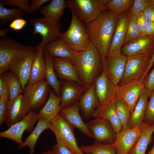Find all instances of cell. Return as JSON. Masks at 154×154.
Here are the masks:
<instances>
[{"label": "cell", "instance_id": "6da1fadb", "mask_svg": "<svg viewBox=\"0 0 154 154\" xmlns=\"http://www.w3.org/2000/svg\"><path fill=\"white\" fill-rule=\"evenodd\" d=\"M118 19V17L111 11L106 10L87 27L91 41L96 48L100 56L102 68L105 64L107 54Z\"/></svg>", "mask_w": 154, "mask_h": 154}, {"label": "cell", "instance_id": "7a4b0ae2", "mask_svg": "<svg viewBox=\"0 0 154 154\" xmlns=\"http://www.w3.org/2000/svg\"><path fill=\"white\" fill-rule=\"evenodd\" d=\"M70 60L76 70L82 86L87 89L97 77V74L102 65L98 51L91 42L86 49L77 52Z\"/></svg>", "mask_w": 154, "mask_h": 154}, {"label": "cell", "instance_id": "3957f363", "mask_svg": "<svg viewBox=\"0 0 154 154\" xmlns=\"http://www.w3.org/2000/svg\"><path fill=\"white\" fill-rule=\"evenodd\" d=\"M71 11L72 19L70 26L65 32L61 33L60 37L73 50L80 52L86 49L91 41L84 25L75 13Z\"/></svg>", "mask_w": 154, "mask_h": 154}, {"label": "cell", "instance_id": "277c9868", "mask_svg": "<svg viewBox=\"0 0 154 154\" xmlns=\"http://www.w3.org/2000/svg\"><path fill=\"white\" fill-rule=\"evenodd\" d=\"M108 0H66L67 7L76 14L79 19L87 27L106 10Z\"/></svg>", "mask_w": 154, "mask_h": 154}, {"label": "cell", "instance_id": "5b68a950", "mask_svg": "<svg viewBox=\"0 0 154 154\" xmlns=\"http://www.w3.org/2000/svg\"><path fill=\"white\" fill-rule=\"evenodd\" d=\"M74 129L59 114L51 120L49 129L54 134L56 143L66 147L74 154H84L78 145Z\"/></svg>", "mask_w": 154, "mask_h": 154}, {"label": "cell", "instance_id": "8992f818", "mask_svg": "<svg viewBox=\"0 0 154 154\" xmlns=\"http://www.w3.org/2000/svg\"><path fill=\"white\" fill-rule=\"evenodd\" d=\"M36 46H26L20 50L11 62L8 70H11L19 77L23 89L29 79Z\"/></svg>", "mask_w": 154, "mask_h": 154}, {"label": "cell", "instance_id": "52a82bcc", "mask_svg": "<svg viewBox=\"0 0 154 154\" xmlns=\"http://www.w3.org/2000/svg\"><path fill=\"white\" fill-rule=\"evenodd\" d=\"M151 57L147 54L127 56L124 74L118 85L140 79L143 81Z\"/></svg>", "mask_w": 154, "mask_h": 154}, {"label": "cell", "instance_id": "ba28073f", "mask_svg": "<svg viewBox=\"0 0 154 154\" xmlns=\"http://www.w3.org/2000/svg\"><path fill=\"white\" fill-rule=\"evenodd\" d=\"M29 24L33 28V35L39 34L42 41L38 45L44 46L48 43L60 37L61 26L59 22L45 17L31 19Z\"/></svg>", "mask_w": 154, "mask_h": 154}, {"label": "cell", "instance_id": "9c48e42d", "mask_svg": "<svg viewBox=\"0 0 154 154\" xmlns=\"http://www.w3.org/2000/svg\"><path fill=\"white\" fill-rule=\"evenodd\" d=\"M36 110H31L22 120L13 125L7 130L0 132V137L8 138L15 141L19 147L23 144L22 139L25 131L31 132L34 125L39 119Z\"/></svg>", "mask_w": 154, "mask_h": 154}, {"label": "cell", "instance_id": "30bf717a", "mask_svg": "<svg viewBox=\"0 0 154 154\" xmlns=\"http://www.w3.org/2000/svg\"><path fill=\"white\" fill-rule=\"evenodd\" d=\"M7 114L5 122L9 128L22 120L31 109L27 98L21 94L7 103Z\"/></svg>", "mask_w": 154, "mask_h": 154}, {"label": "cell", "instance_id": "8fae6325", "mask_svg": "<svg viewBox=\"0 0 154 154\" xmlns=\"http://www.w3.org/2000/svg\"><path fill=\"white\" fill-rule=\"evenodd\" d=\"M87 124L95 141L111 144L115 141L117 134L112 125L109 121L95 118Z\"/></svg>", "mask_w": 154, "mask_h": 154}, {"label": "cell", "instance_id": "7c38bea8", "mask_svg": "<svg viewBox=\"0 0 154 154\" xmlns=\"http://www.w3.org/2000/svg\"><path fill=\"white\" fill-rule=\"evenodd\" d=\"M50 86L45 79L31 85H27L22 92L27 98L31 110H36L45 102Z\"/></svg>", "mask_w": 154, "mask_h": 154}, {"label": "cell", "instance_id": "4fadbf2b", "mask_svg": "<svg viewBox=\"0 0 154 154\" xmlns=\"http://www.w3.org/2000/svg\"><path fill=\"white\" fill-rule=\"evenodd\" d=\"M104 71L97 78L96 92L100 106H105L113 101L117 96L116 86Z\"/></svg>", "mask_w": 154, "mask_h": 154}, {"label": "cell", "instance_id": "5bb4252c", "mask_svg": "<svg viewBox=\"0 0 154 154\" xmlns=\"http://www.w3.org/2000/svg\"><path fill=\"white\" fill-rule=\"evenodd\" d=\"M145 88L143 81L140 79L116 86L117 96L121 98L126 103L131 114Z\"/></svg>", "mask_w": 154, "mask_h": 154}, {"label": "cell", "instance_id": "9a60e30c", "mask_svg": "<svg viewBox=\"0 0 154 154\" xmlns=\"http://www.w3.org/2000/svg\"><path fill=\"white\" fill-rule=\"evenodd\" d=\"M129 15V12L126 11L118 17L107 57H114L121 54L126 33Z\"/></svg>", "mask_w": 154, "mask_h": 154}, {"label": "cell", "instance_id": "2e32d148", "mask_svg": "<svg viewBox=\"0 0 154 154\" xmlns=\"http://www.w3.org/2000/svg\"><path fill=\"white\" fill-rule=\"evenodd\" d=\"M26 46L10 38H0V74L8 70L11 62Z\"/></svg>", "mask_w": 154, "mask_h": 154}, {"label": "cell", "instance_id": "e0dca14e", "mask_svg": "<svg viewBox=\"0 0 154 154\" xmlns=\"http://www.w3.org/2000/svg\"><path fill=\"white\" fill-rule=\"evenodd\" d=\"M78 101L72 104L60 108L59 114L74 128L78 129L86 136L93 138L87 123H85L80 114Z\"/></svg>", "mask_w": 154, "mask_h": 154}, {"label": "cell", "instance_id": "ac0fdd59", "mask_svg": "<svg viewBox=\"0 0 154 154\" xmlns=\"http://www.w3.org/2000/svg\"><path fill=\"white\" fill-rule=\"evenodd\" d=\"M140 127L123 130L117 134L113 144L116 154H129L140 133Z\"/></svg>", "mask_w": 154, "mask_h": 154}, {"label": "cell", "instance_id": "d6986e66", "mask_svg": "<svg viewBox=\"0 0 154 154\" xmlns=\"http://www.w3.org/2000/svg\"><path fill=\"white\" fill-rule=\"evenodd\" d=\"M154 49V35H142L139 38L122 46L121 51L127 56L140 54L152 56Z\"/></svg>", "mask_w": 154, "mask_h": 154}, {"label": "cell", "instance_id": "ffe728a7", "mask_svg": "<svg viewBox=\"0 0 154 154\" xmlns=\"http://www.w3.org/2000/svg\"><path fill=\"white\" fill-rule=\"evenodd\" d=\"M127 58V56L121 54L116 56L106 57L103 71L116 86L118 85L123 75Z\"/></svg>", "mask_w": 154, "mask_h": 154}, {"label": "cell", "instance_id": "44dd1931", "mask_svg": "<svg viewBox=\"0 0 154 154\" xmlns=\"http://www.w3.org/2000/svg\"><path fill=\"white\" fill-rule=\"evenodd\" d=\"M86 90L83 86L76 82L62 80L60 94V108L70 105L78 101Z\"/></svg>", "mask_w": 154, "mask_h": 154}, {"label": "cell", "instance_id": "7402d4cb", "mask_svg": "<svg viewBox=\"0 0 154 154\" xmlns=\"http://www.w3.org/2000/svg\"><path fill=\"white\" fill-rule=\"evenodd\" d=\"M96 79L92 85L86 90L78 101L82 117L85 120L89 119L93 112L100 106L96 92Z\"/></svg>", "mask_w": 154, "mask_h": 154}, {"label": "cell", "instance_id": "603a6c76", "mask_svg": "<svg viewBox=\"0 0 154 154\" xmlns=\"http://www.w3.org/2000/svg\"><path fill=\"white\" fill-rule=\"evenodd\" d=\"M55 71L61 80L76 82L82 86L74 66L70 60L53 58Z\"/></svg>", "mask_w": 154, "mask_h": 154}, {"label": "cell", "instance_id": "cb8c5ba5", "mask_svg": "<svg viewBox=\"0 0 154 154\" xmlns=\"http://www.w3.org/2000/svg\"><path fill=\"white\" fill-rule=\"evenodd\" d=\"M36 49L33 62L28 85H31L45 79L46 63L44 46H36Z\"/></svg>", "mask_w": 154, "mask_h": 154}, {"label": "cell", "instance_id": "d4e9b609", "mask_svg": "<svg viewBox=\"0 0 154 154\" xmlns=\"http://www.w3.org/2000/svg\"><path fill=\"white\" fill-rule=\"evenodd\" d=\"M44 50L47 51L53 58H58L71 60L77 52L73 50L60 37L52 40L44 46Z\"/></svg>", "mask_w": 154, "mask_h": 154}, {"label": "cell", "instance_id": "484cf974", "mask_svg": "<svg viewBox=\"0 0 154 154\" xmlns=\"http://www.w3.org/2000/svg\"><path fill=\"white\" fill-rule=\"evenodd\" d=\"M151 92L145 88L143 90L133 112L131 114L128 123L129 128L140 127L144 120L147 99Z\"/></svg>", "mask_w": 154, "mask_h": 154}, {"label": "cell", "instance_id": "4316f807", "mask_svg": "<svg viewBox=\"0 0 154 154\" xmlns=\"http://www.w3.org/2000/svg\"><path fill=\"white\" fill-rule=\"evenodd\" d=\"M140 127V135L129 154H145L148 146L153 140L154 123L149 124L143 121Z\"/></svg>", "mask_w": 154, "mask_h": 154}, {"label": "cell", "instance_id": "83f0119b", "mask_svg": "<svg viewBox=\"0 0 154 154\" xmlns=\"http://www.w3.org/2000/svg\"><path fill=\"white\" fill-rule=\"evenodd\" d=\"M92 117L94 119H100L110 121L116 134L122 130L121 123L115 111L114 101L105 106H100L93 112Z\"/></svg>", "mask_w": 154, "mask_h": 154}, {"label": "cell", "instance_id": "f1b7e54d", "mask_svg": "<svg viewBox=\"0 0 154 154\" xmlns=\"http://www.w3.org/2000/svg\"><path fill=\"white\" fill-rule=\"evenodd\" d=\"M61 98L57 95L54 91L49 92L47 101L44 106L37 113L39 119L42 118L52 120L59 114L60 109Z\"/></svg>", "mask_w": 154, "mask_h": 154}, {"label": "cell", "instance_id": "f546056e", "mask_svg": "<svg viewBox=\"0 0 154 154\" xmlns=\"http://www.w3.org/2000/svg\"><path fill=\"white\" fill-rule=\"evenodd\" d=\"M51 121L44 118L39 119L36 127L26 138L22 145L19 147V149L27 146L29 148V154H34L35 147L39 137L44 130L49 129Z\"/></svg>", "mask_w": 154, "mask_h": 154}, {"label": "cell", "instance_id": "4dcf8cb0", "mask_svg": "<svg viewBox=\"0 0 154 154\" xmlns=\"http://www.w3.org/2000/svg\"><path fill=\"white\" fill-rule=\"evenodd\" d=\"M6 85L9 92V100L14 99L22 93L21 81L18 76L11 70L0 74V77Z\"/></svg>", "mask_w": 154, "mask_h": 154}, {"label": "cell", "instance_id": "1f68e13d", "mask_svg": "<svg viewBox=\"0 0 154 154\" xmlns=\"http://www.w3.org/2000/svg\"><path fill=\"white\" fill-rule=\"evenodd\" d=\"M67 7L66 0H52L48 4L42 7L40 12L44 17L59 22Z\"/></svg>", "mask_w": 154, "mask_h": 154}, {"label": "cell", "instance_id": "d6a6232c", "mask_svg": "<svg viewBox=\"0 0 154 154\" xmlns=\"http://www.w3.org/2000/svg\"><path fill=\"white\" fill-rule=\"evenodd\" d=\"M44 54L46 63L45 79L56 94L60 96L61 83L58 79L54 72L53 58L44 50Z\"/></svg>", "mask_w": 154, "mask_h": 154}, {"label": "cell", "instance_id": "836d02e7", "mask_svg": "<svg viewBox=\"0 0 154 154\" xmlns=\"http://www.w3.org/2000/svg\"><path fill=\"white\" fill-rule=\"evenodd\" d=\"M115 111L121 123L122 130L128 128L131 112L128 106L120 97L117 96L114 101Z\"/></svg>", "mask_w": 154, "mask_h": 154}, {"label": "cell", "instance_id": "e575fe53", "mask_svg": "<svg viewBox=\"0 0 154 154\" xmlns=\"http://www.w3.org/2000/svg\"><path fill=\"white\" fill-rule=\"evenodd\" d=\"M79 147L81 151L86 154H116L115 148L111 143L95 141L92 144L82 145Z\"/></svg>", "mask_w": 154, "mask_h": 154}, {"label": "cell", "instance_id": "d590c367", "mask_svg": "<svg viewBox=\"0 0 154 154\" xmlns=\"http://www.w3.org/2000/svg\"><path fill=\"white\" fill-rule=\"evenodd\" d=\"M134 0H108L105 5V10L111 11L118 17L126 11L129 10Z\"/></svg>", "mask_w": 154, "mask_h": 154}, {"label": "cell", "instance_id": "8d00e7d4", "mask_svg": "<svg viewBox=\"0 0 154 154\" xmlns=\"http://www.w3.org/2000/svg\"><path fill=\"white\" fill-rule=\"evenodd\" d=\"M26 13L18 8L14 7L8 9L5 7L0 3V22L3 24H6L11 21L21 18L26 14Z\"/></svg>", "mask_w": 154, "mask_h": 154}, {"label": "cell", "instance_id": "74e56055", "mask_svg": "<svg viewBox=\"0 0 154 154\" xmlns=\"http://www.w3.org/2000/svg\"><path fill=\"white\" fill-rule=\"evenodd\" d=\"M137 15L129 13L127 29L123 45L135 40L141 36L137 25Z\"/></svg>", "mask_w": 154, "mask_h": 154}, {"label": "cell", "instance_id": "f35d334b", "mask_svg": "<svg viewBox=\"0 0 154 154\" xmlns=\"http://www.w3.org/2000/svg\"><path fill=\"white\" fill-rule=\"evenodd\" d=\"M147 102L144 121L148 123H154V91L151 92Z\"/></svg>", "mask_w": 154, "mask_h": 154}, {"label": "cell", "instance_id": "ab89813d", "mask_svg": "<svg viewBox=\"0 0 154 154\" xmlns=\"http://www.w3.org/2000/svg\"><path fill=\"white\" fill-rule=\"evenodd\" d=\"M3 5L14 6L29 14L30 4L28 0H1Z\"/></svg>", "mask_w": 154, "mask_h": 154}, {"label": "cell", "instance_id": "60d3db41", "mask_svg": "<svg viewBox=\"0 0 154 154\" xmlns=\"http://www.w3.org/2000/svg\"><path fill=\"white\" fill-rule=\"evenodd\" d=\"M150 5L149 0H135L129 12L131 14L137 15L139 13L143 12L146 7Z\"/></svg>", "mask_w": 154, "mask_h": 154}, {"label": "cell", "instance_id": "b9f144b4", "mask_svg": "<svg viewBox=\"0 0 154 154\" xmlns=\"http://www.w3.org/2000/svg\"><path fill=\"white\" fill-rule=\"evenodd\" d=\"M148 21L143 12L139 13L137 15V25L141 36L143 35L145 26Z\"/></svg>", "mask_w": 154, "mask_h": 154}, {"label": "cell", "instance_id": "7bdbcfd3", "mask_svg": "<svg viewBox=\"0 0 154 154\" xmlns=\"http://www.w3.org/2000/svg\"><path fill=\"white\" fill-rule=\"evenodd\" d=\"M145 88L151 91H154V67L147 74L143 81Z\"/></svg>", "mask_w": 154, "mask_h": 154}, {"label": "cell", "instance_id": "ee69618b", "mask_svg": "<svg viewBox=\"0 0 154 154\" xmlns=\"http://www.w3.org/2000/svg\"><path fill=\"white\" fill-rule=\"evenodd\" d=\"M8 100L0 98V125L5 122L7 114V103Z\"/></svg>", "mask_w": 154, "mask_h": 154}, {"label": "cell", "instance_id": "f6af8a7d", "mask_svg": "<svg viewBox=\"0 0 154 154\" xmlns=\"http://www.w3.org/2000/svg\"><path fill=\"white\" fill-rule=\"evenodd\" d=\"M27 23V21L24 19L17 18L12 21L9 25V27L15 31H19L22 29Z\"/></svg>", "mask_w": 154, "mask_h": 154}, {"label": "cell", "instance_id": "bcb514c9", "mask_svg": "<svg viewBox=\"0 0 154 154\" xmlns=\"http://www.w3.org/2000/svg\"><path fill=\"white\" fill-rule=\"evenodd\" d=\"M49 0H31L30 4L29 14H32L35 12L38 11L41 7L45 3L49 1Z\"/></svg>", "mask_w": 154, "mask_h": 154}, {"label": "cell", "instance_id": "7dc6e473", "mask_svg": "<svg viewBox=\"0 0 154 154\" xmlns=\"http://www.w3.org/2000/svg\"><path fill=\"white\" fill-rule=\"evenodd\" d=\"M52 150L54 154H74L66 147L57 143L53 146Z\"/></svg>", "mask_w": 154, "mask_h": 154}, {"label": "cell", "instance_id": "c3c4849f", "mask_svg": "<svg viewBox=\"0 0 154 154\" xmlns=\"http://www.w3.org/2000/svg\"><path fill=\"white\" fill-rule=\"evenodd\" d=\"M0 98L9 99L7 87L2 79L0 78Z\"/></svg>", "mask_w": 154, "mask_h": 154}, {"label": "cell", "instance_id": "681fc988", "mask_svg": "<svg viewBox=\"0 0 154 154\" xmlns=\"http://www.w3.org/2000/svg\"><path fill=\"white\" fill-rule=\"evenodd\" d=\"M143 12L148 21L154 22V8L149 5L146 7Z\"/></svg>", "mask_w": 154, "mask_h": 154}, {"label": "cell", "instance_id": "f907efd6", "mask_svg": "<svg viewBox=\"0 0 154 154\" xmlns=\"http://www.w3.org/2000/svg\"><path fill=\"white\" fill-rule=\"evenodd\" d=\"M143 35H154V22L147 21L145 26Z\"/></svg>", "mask_w": 154, "mask_h": 154}, {"label": "cell", "instance_id": "816d5d0a", "mask_svg": "<svg viewBox=\"0 0 154 154\" xmlns=\"http://www.w3.org/2000/svg\"><path fill=\"white\" fill-rule=\"evenodd\" d=\"M154 63V50H153V52L152 55L150 60L148 68L147 69V70L144 75V78L145 77L146 75L148 74L149 70L150 69V68L152 66Z\"/></svg>", "mask_w": 154, "mask_h": 154}, {"label": "cell", "instance_id": "f5cc1de1", "mask_svg": "<svg viewBox=\"0 0 154 154\" xmlns=\"http://www.w3.org/2000/svg\"><path fill=\"white\" fill-rule=\"evenodd\" d=\"M9 31V29L7 28L1 29L0 30V36L3 38L7 37V34Z\"/></svg>", "mask_w": 154, "mask_h": 154}, {"label": "cell", "instance_id": "db71d44e", "mask_svg": "<svg viewBox=\"0 0 154 154\" xmlns=\"http://www.w3.org/2000/svg\"><path fill=\"white\" fill-rule=\"evenodd\" d=\"M40 154H54V153L52 150H50L43 152Z\"/></svg>", "mask_w": 154, "mask_h": 154}, {"label": "cell", "instance_id": "11a10c76", "mask_svg": "<svg viewBox=\"0 0 154 154\" xmlns=\"http://www.w3.org/2000/svg\"><path fill=\"white\" fill-rule=\"evenodd\" d=\"M147 154H154V143L150 151Z\"/></svg>", "mask_w": 154, "mask_h": 154}, {"label": "cell", "instance_id": "9f6ffc18", "mask_svg": "<svg viewBox=\"0 0 154 154\" xmlns=\"http://www.w3.org/2000/svg\"><path fill=\"white\" fill-rule=\"evenodd\" d=\"M150 2V5H151L154 8V0H149Z\"/></svg>", "mask_w": 154, "mask_h": 154}, {"label": "cell", "instance_id": "6f0895ef", "mask_svg": "<svg viewBox=\"0 0 154 154\" xmlns=\"http://www.w3.org/2000/svg\"></svg>", "mask_w": 154, "mask_h": 154}]
</instances>
